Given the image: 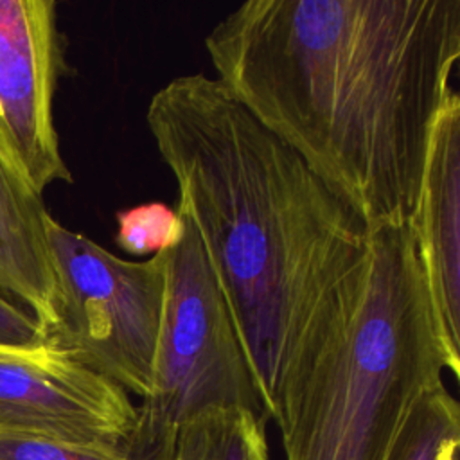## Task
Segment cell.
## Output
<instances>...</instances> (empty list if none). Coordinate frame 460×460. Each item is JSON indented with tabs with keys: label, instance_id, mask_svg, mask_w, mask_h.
Segmentation results:
<instances>
[{
	"label": "cell",
	"instance_id": "obj_8",
	"mask_svg": "<svg viewBox=\"0 0 460 460\" xmlns=\"http://www.w3.org/2000/svg\"><path fill=\"white\" fill-rule=\"evenodd\" d=\"M410 226L426 277L440 341L460 376V97L440 110Z\"/></svg>",
	"mask_w": 460,
	"mask_h": 460
},
{
	"label": "cell",
	"instance_id": "obj_12",
	"mask_svg": "<svg viewBox=\"0 0 460 460\" xmlns=\"http://www.w3.org/2000/svg\"><path fill=\"white\" fill-rule=\"evenodd\" d=\"M119 248L135 257L162 253L176 246L183 235V217L160 201L124 208L115 214Z\"/></svg>",
	"mask_w": 460,
	"mask_h": 460
},
{
	"label": "cell",
	"instance_id": "obj_13",
	"mask_svg": "<svg viewBox=\"0 0 460 460\" xmlns=\"http://www.w3.org/2000/svg\"><path fill=\"white\" fill-rule=\"evenodd\" d=\"M0 460H137L122 447L0 431Z\"/></svg>",
	"mask_w": 460,
	"mask_h": 460
},
{
	"label": "cell",
	"instance_id": "obj_14",
	"mask_svg": "<svg viewBox=\"0 0 460 460\" xmlns=\"http://www.w3.org/2000/svg\"><path fill=\"white\" fill-rule=\"evenodd\" d=\"M47 338V331L29 311L0 295V345L27 347Z\"/></svg>",
	"mask_w": 460,
	"mask_h": 460
},
{
	"label": "cell",
	"instance_id": "obj_5",
	"mask_svg": "<svg viewBox=\"0 0 460 460\" xmlns=\"http://www.w3.org/2000/svg\"><path fill=\"white\" fill-rule=\"evenodd\" d=\"M45 230L58 282L49 340L144 401L164 316L165 253L120 259L50 214Z\"/></svg>",
	"mask_w": 460,
	"mask_h": 460
},
{
	"label": "cell",
	"instance_id": "obj_3",
	"mask_svg": "<svg viewBox=\"0 0 460 460\" xmlns=\"http://www.w3.org/2000/svg\"><path fill=\"white\" fill-rule=\"evenodd\" d=\"M444 372L455 376L411 226L376 228L325 338L280 390L275 422L286 460H390Z\"/></svg>",
	"mask_w": 460,
	"mask_h": 460
},
{
	"label": "cell",
	"instance_id": "obj_2",
	"mask_svg": "<svg viewBox=\"0 0 460 460\" xmlns=\"http://www.w3.org/2000/svg\"><path fill=\"white\" fill-rule=\"evenodd\" d=\"M146 122L275 420L284 383L361 275L372 230L216 77H174Z\"/></svg>",
	"mask_w": 460,
	"mask_h": 460
},
{
	"label": "cell",
	"instance_id": "obj_10",
	"mask_svg": "<svg viewBox=\"0 0 460 460\" xmlns=\"http://www.w3.org/2000/svg\"><path fill=\"white\" fill-rule=\"evenodd\" d=\"M268 417L243 406H212L187 419L174 460H270Z\"/></svg>",
	"mask_w": 460,
	"mask_h": 460
},
{
	"label": "cell",
	"instance_id": "obj_4",
	"mask_svg": "<svg viewBox=\"0 0 460 460\" xmlns=\"http://www.w3.org/2000/svg\"><path fill=\"white\" fill-rule=\"evenodd\" d=\"M180 216L183 235L164 252L165 296L151 392L137 406L124 449L137 460H174L181 424L201 410L243 406L266 415L199 237Z\"/></svg>",
	"mask_w": 460,
	"mask_h": 460
},
{
	"label": "cell",
	"instance_id": "obj_7",
	"mask_svg": "<svg viewBox=\"0 0 460 460\" xmlns=\"http://www.w3.org/2000/svg\"><path fill=\"white\" fill-rule=\"evenodd\" d=\"M135 424L129 394L49 338L0 345V431L126 449Z\"/></svg>",
	"mask_w": 460,
	"mask_h": 460
},
{
	"label": "cell",
	"instance_id": "obj_11",
	"mask_svg": "<svg viewBox=\"0 0 460 460\" xmlns=\"http://www.w3.org/2000/svg\"><path fill=\"white\" fill-rule=\"evenodd\" d=\"M390 460H460V406L446 385L419 401Z\"/></svg>",
	"mask_w": 460,
	"mask_h": 460
},
{
	"label": "cell",
	"instance_id": "obj_6",
	"mask_svg": "<svg viewBox=\"0 0 460 460\" xmlns=\"http://www.w3.org/2000/svg\"><path fill=\"white\" fill-rule=\"evenodd\" d=\"M56 7L0 0V153L38 194L72 181L54 124V93L68 70Z\"/></svg>",
	"mask_w": 460,
	"mask_h": 460
},
{
	"label": "cell",
	"instance_id": "obj_9",
	"mask_svg": "<svg viewBox=\"0 0 460 460\" xmlns=\"http://www.w3.org/2000/svg\"><path fill=\"white\" fill-rule=\"evenodd\" d=\"M49 212L0 153V295L49 331L58 322V282L49 248Z\"/></svg>",
	"mask_w": 460,
	"mask_h": 460
},
{
	"label": "cell",
	"instance_id": "obj_1",
	"mask_svg": "<svg viewBox=\"0 0 460 460\" xmlns=\"http://www.w3.org/2000/svg\"><path fill=\"white\" fill-rule=\"evenodd\" d=\"M217 81L370 230L410 223L460 58V0H248L205 38Z\"/></svg>",
	"mask_w": 460,
	"mask_h": 460
}]
</instances>
